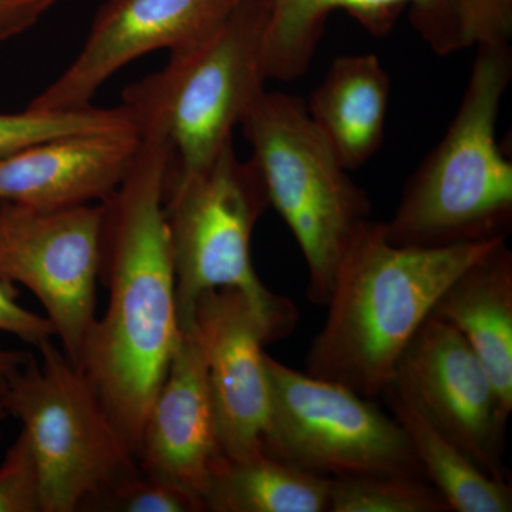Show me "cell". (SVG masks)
Listing matches in <instances>:
<instances>
[{"mask_svg": "<svg viewBox=\"0 0 512 512\" xmlns=\"http://www.w3.org/2000/svg\"><path fill=\"white\" fill-rule=\"evenodd\" d=\"M170 156L164 138L141 137L126 177L101 202L100 278L109 305L77 365L136 454L181 333L163 200Z\"/></svg>", "mask_w": 512, "mask_h": 512, "instance_id": "6da1fadb", "label": "cell"}, {"mask_svg": "<svg viewBox=\"0 0 512 512\" xmlns=\"http://www.w3.org/2000/svg\"><path fill=\"white\" fill-rule=\"evenodd\" d=\"M505 241L399 247L387 239L383 222H363L340 259L328 318L306 356V373L376 399L441 296Z\"/></svg>", "mask_w": 512, "mask_h": 512, "instance_id": "7a4b0ae2", "label": "cell"}, {"mask_svg": "<svg viewBox=\"0 0 512 512\" xmlns=\"http://www.w3.org/2000/svg\"><path fill=\"white\" fill-rule=\"evenodd\" d=\"M511 79V45L477 47L456 116L383 222L392 244L443 248L510 235L512 164L498 147L497 123Z\"/></svg>", "mask_w": 512, "mask_h": 512, "instance_id": "3957f363", "label": "cell"}, {"mask_svg": "<svg viewBox=\"0 0 512 512\" xmlns=\"http://www.w3.org/2000/svg\"><path fill=\"white\" fill-rule=\"evenodd\" d=\"M264 37V9L242 0L205 35L171 50L163 69L121 94L138 136L164 138L183 170L210 164L265 92Z\"/></svg>", "mask_w": 512, "mask_h": 512, "instance_id": "277c9868", "label": "cell"}, {"mask_svg": "<svg viewBox=\"0 0 512 512\" xmlns=\"http://www.w3.org/2000/svg\"><path fill=\"white\" fill-rule=\"evenodd\" d=\"M164 212L173 249L177 306L184 325L202 293L234 288L268 323L275 340L298 322L295 305L269 291L256 275L251 239L269 207L264 177L254 158L244 161L234 140L198 170L178 167L171 153L164 180Z\"/></svg>", "mask_w": 512, "mask_h": 512, "instance_id": "5b68a950", "label": "cell"}, {"mask_svg": "<svg viewBox=\"0 0 512 512\" xmlns=\"http://www.w3.org/2000/svg\"><path fill=\"white\" fill-rule=\"evenodd\" d=\"M239 126L264 177L269 205L305 256L309 301L328 305L340 259L370 220L372 202L299 97L265 90Z\"/></svg>", "mask_w": 512, "mask_h": 512, "instance_id": "8992f818", "label": "cell"}, {"mask_svg": "<svg viewBox=\"0 0 512 512\" xmlns=\"http://www.w3.org/2000/svg\"><path fill=\"white\" fill-rule=\"evenodd\" d=\"M6 379L8 413L22 423L39 470L42 512L83 511L140 473L136 451L82 370L52 339Z\"/></svg>", "mask_w": 512, "mask_h": 512, "instance_id": "52a82bcc", "label": "cell"}, {"mask_svg": "<svg viewBox=\"0 0 512 512\" xmlns=\"http://www.w3.org/2000/svg\"><path fill=\"white\" fill-rule=\"evenodd\" d=\"M269 382L266 453L316 476L424 478L394 417L343 384L298 372L265 355Z\"/></svg>", "mask_w": 512, "mask_h": 512, "instance_id": "ba28073f", "label": "cell"}, {"mask_svg": "<svg viewBox=\"0 0 512 512\" xmlns=\"http://www.w3.org/2000/svg\"><path fill=\"white\" fill-rule=\"evenodd\" d=\"M103 205L35 210L0 201V281L39 299L77 367L96 320Z\"/></svg>", "mask_w": 512, "mask_h": 512, "instance_id": "9c48e42d", "label": "cell"}, {"mask_svg": "<svg viewBox=\"0 0 512 512\" xmlns=\"http://www.w3.org/2000/svg\"><path fill=\"white\" fill-rule=\"evenodd\" d=\"M397 372L412 384L430 419L487 476L511 484L504 464L510 414L454 326L431 313L407 346Z\"/></svg>", "mask_w": 512, "mask_h": 512, "instance_id": "30bf717a", "label": "cell"}, {"mask_svg": "<svg viewBox=\"0 0 512 512\" xmlns=\"http://www.w3.org/2000/svg\"><path fill=\"white\" fill-rule=\"evenodd\" d=\"M181 326L194 329L204 353L222 454L262 453L269 416L264 346L275 342L268 323L244 293L217 288L202 293Z\"/></svg>", "mask_w": 512, "mask_h": 512, "instance_id": "8fae6325", "label": "cell"}, {"mask_svg": "<svg viewBox=\"0 0 512 512\" xmlns=\"http://www.w3.org/2000/svg\"><path fill=\"white\" fill-rule=\"evenodd\" d=\"M242 0H106L86 42L66 70L28 109L69 111L93 106L104 83L134 60L178 49L217 26Z\"/></svg>", "mask_w": 512, "mask_h": 512, "instance_id": "7c38bea8", "label": "cell"}, {"mask_svg": "<svg viewBox=\"0 0 512 512\" xmlns=\"http://www.w3.org/2000/svg\"><path fill=\"white\" fill-rule=\"evenodd\" d=\"M222 448L204 353L191 326L180 339L141 431V473L170 481L204 501ZM205 505V504H204Z\"/></svg>", "mask_w": 512, "mask_h": 512, "instance_id": "4fadbf2b", "label": "cell"}, {"mask_svg": "<svg viewBox=\"0 0 512 512\" xmlns=\"http://www.w3.org/2000/svg\"><path fill=\"white\" fill-rule=\"evenodd\" d=\"M140 144L137 130L99 131L53 138L0 158V201L35 210L106 201Z\"/></svg>", "mask_w": 512, "mask_h": 512, "instance_id": "5bb4252c", "label": "cell"}, {"mask_svg": "<svg viewBox=\"0 0 512 512\" xmlns=\"http://www.w3.org/2000/svg\"><path fill=\"white\" fill-rule=\"evenodd\" d=\"M265 12L268 79L296 80L308 72L326 22L343 10L376 37L389 35L409 9L413 28L437 55L460 50L456 0H256Z\"/></svg>", "mask_w": 512, "mask_h": 512, "instance_id": "9a60e30c", "label": "cell"}, {"mask_svg": "<svg viewBox=\"0 0 512 512\" xmlns=\"http://www.w3.org/2000/svg\"><path fill=\"white\" fill-rule=\"evenodd\" d=\"M433 315L466 339L493 383L505 412H512V254L501 242L458 276Z\"/></svg>", "mask_w": 512, "mask_h": 512, "instance_id": "2e32d148", "label": "cell"}, {"mask_svg": "<svg viewBox=\"0 0 512 512\" xmlns=\"http://www.w3.org/2000/svg\"><path fill=\"white\" fill-rule=\"evenodd\" d=\"M392 82L379 57H336L306 109L348 170H356L382 147Z\"/></svg>", "mask_w": 512, "mask_h": 512, "instance_id": "e0dca14e", "label": "cell"}, {"mask_svg": "<svg viewBox=\"0 0 512 512\" xmlns=\"http://www.w3.org/2000/svg\"><path fill=\"white\" fill-rule=\"evenodd\" d=\"M380 396L406 433L427 480L440 491L451 511H512L511 484L487 476L430 419L402 373L397 372Z\"/></svg>", "mask_w": 512, "mask_h": 512, "instance_id": "ac0fdd59", "label": "cell"}, {"mask_svg": "<svg viewBox=\"0 0 512 512\" xmlns=\"http://www.w3.org/2000/svg\"><path fill=\"white\" fill-rule=\"evenodd\" d=\"M330 478L316 476L262 451L221 456L204 495L212 512H328Z\"/></svg>", "mask_w": 512, "mask_h": 512, "instance_id": "d6986e66", "label": "cell"}, {"mask_svg": "<svg viewBox=\"0 0 512 512\" xmlns=\"http://www.w3.org/2000/svg\"><path fill=\"white\" fill-rule=\"evenodd\" d=\"M328 512H451L429 480L406 476L330 478Z\"/></svg>", "mask_w": 512, "mask_h": 512, "instance_id": "ffe728a7", "label": "cell"}, {"mask_svg": "<svg viewBox=\"0 0 512 512\" xmlns=\"http://www.w3.org/2000/svg\"><path fill=\"white\" fill-rule=\"evenodd\" d=\"M114 130H136L126 107L0 113V158L57 137Z\"/></svg>", "mask_w": 512, "mask_h": 512, "instance_id": "44dd1931", "label": "cell"}, {"mask_svg": "<svg viewBox=\"0 0 512 512\" xmlns=\"http://www.w3.org/2000/svg\"><path fill=\"white\" fill-rule=\"evenodd\" d=\"M84 511L202 512L204 501L170 481L144 473L123 478L107 488Z\"/></svg>", "mask_w": 512, "mask_h": 512, "instance_id": "7402d4cb", "label": "cell"}, {"mask_svg": "<svg viewBox=\"0 0 512 512\" xmlns=\"http://www.w3.org/2000/svg\"><path fill=\"white\" fill-rule=\"evenodd\" d=\"M0 512H42L39 470L23 430L0 463Z\"/></svg>", "mask_w": 512, "mask_h": 512, "instance_id": "603a6c76", "label": "cell"}, {"mask_svg": "<svg viewBox=\"0 0 512 512\" xmlns=\"http://www.w3.org/2000/svg\"><path fill=\"white\" fill-rule=\"evenodd\" d=\"M460 50L510 45L512 0H456Z\"/></svg>", "mask_w": 512, "mask_h": 512, "instance_id": "cb8c5ba5", "label": "cell"}, {"mask_svg": "<svg viewBox=\"0 0 512 512\" xmlns=\"http://www.w3.org/2000/svg\"><path fill=\"white\" fill-rule=\"evenodd\" d=\"M16 296L18 292L15 286L0 281V332L16 336L35 348L55 338L52 322L46 316L23 308Z\"/></svg>", "mask_w": 512, "mask_h": 512, "instance_id": "d4e9b609", "label": "cell"}, {"mask_svg": "<svg viewBox=\"0 0 512 512\" xmlns=\"http://www.w3.org/2000/svg\"><path fill=\"white\" fill-rule=\"evenodd\" d=\"M57 0H0V42L32 29Z\"/></svg>", "mask_w": 512, "mask_h": 512, "instance_id": "484cf974", "label": "cell"}, {"mask_svg": "<svg viewBox=\"0 0 512 512\" xmlns=\"http://www.w3.org/2000/svg\"><path fill=\"white\" fill-rule=\"evenodd\" d=\"M29 357L30 353L23 350L0 348V379H8L28 362Z\"/></svg>", "mask_w": 512, "mask_h": 512, "instance_id": "4316f807", "label": "cell"}, {"mask_svg": "<svg viewBox=\"0 0 512 512\" xmlns=\"http://www.w3.org/2000/svg\"><path fill=\"white\" fill-rule=\"evenodd\" d=\"M5 394L6 379H0V421L5 419V417L9 414L8 409H6Z\"/></svg>", "mask_w": 512, "mask_h": 512, "instance_id": "83f0119b", "label": "cell"}]
</instances>
